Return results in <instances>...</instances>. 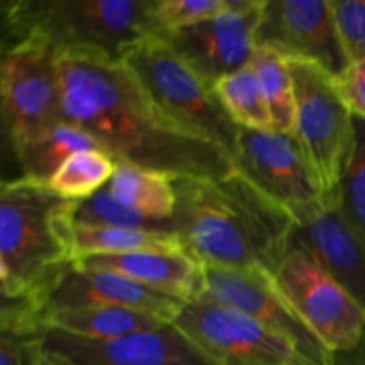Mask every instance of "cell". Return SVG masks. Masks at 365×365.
I'll list each match as a JSON object with an SVG mask.
<instances>
[{
  "label": "cell",
  "instance_id": "30bf717a",
  "mask_svg": "<svg viewBox=\"0 0 365 365\" xmlns=\"http://www.w3.org/2000/svg\"><path fill=\"white\" fill-rule=\"evenodd\" d=\"M175 324L217 365H317L277 331L216 303H185Z\"/></svg>",
  "mask_w": 365,
  "mask_h": 365
},
{
  "label": "cell",
  "instance_id": "ac0fdd59",
  "mask_svg": "<svg viewBox=\"0 0 365 365\" xmlns=\"http://www.w3.org/2000/svg\"><path fill=\"white\" fill-rule=\"evenodd\" d=\"M68 246L71 259L81 260L95 255H121L134 252H175L185 250L180 237L171 230L145 228L84 227L68 221Z\"/></svg>",
  "mask_w": 365,
  "mask_h": 365
},
{
  "label": "cell",
  "instance_id": "8992f818",
  "mask_svg": "<svg viewBox=\"0 0 365 365\" xmlns=\"http://www.w3.org/2000/svg\"><path fill=\"white\" fill-rule=\"evenodd\" d=\"M289 61L294 86V130L307 159L312 164L330 205H337V191L355 145V116L342 100L335 77L317 64Z\"/></svg>",
  "mask_w": 365,
  "mask_h": 365
},
{
  "label": "cell",
  "instance_id": "603a6c76",
  "mask_svg": "<svg viewBox=\"0 0 365 365\" xmlns=\"http://www.w3.org/2000/svg\"><path fill=\"white\" fill-rule=\"evenodd\" d=\"M116 166L106 150H84L71 155L46 185L66 202H84L109 184Z\"/></svg>",
  "mask_w": 365,
  "mask_h": 365
},
{
  "label": "cell",
  "instance_id": "f1b7e54d",
  "mask_svg": "<svg viewBox=\"0 0 365 365\" xmlns=\"http://www.w3.org/2000/svg\"><path fill=\"white\" fill-rule=\"evenodd\" d=\"M46 334L0 331V365H41Z\"/></svg>",
  "mask_w": 365,
  "mask_h": 365
},
{
  "label": "cell",
  "instance_id": "4fadbf2b",
  "mask_svg": "<svg viewBox=\"0 0 365 365\" xmlns=\"http://www.w3.org/2000/svg\"><path fill=\"white\" fill-rule=\"evenodd\" d=\"M255 43L285 59L317 64L335 78L349 66L330 0H264Z\"/></svg>",
  "mask_w": 365,
  "mask_h": 365
},
{
  "label": "cell",
  "instance_id": "277c9868",
  "mask_svg": "<svg viewBox=\"0 0 365 365\" xmlns=\"http://www.w3.org/2000/svg\"><path fill=\"white\" fill-rule=\"evenodd\" d=\"M157 0H4L6 45L45 39L63 52L121 61L141 39L157 34Z\"/></svg>",
  "mask_w": 365,
  "mask_h": 365
},
{
  "label": "cell",
  "instance_id": "5bb4252c",
  "mask_svg": "<svg viewBox=\"0 0 365 365\" xmlns=\"http://www.w3.org/2000/svg\"><path fill=\"white\" fill-rule=\"evenodd\" d=\"M45 351L75 365H217L175 323L110 341L48 330Z\"/></svg>",
  "mask_w": 365,
  "mask_h": 365
},
{
  "label": "cell",
  "instance_id": "1f68e13d",
  "mask_svg": "<svg viewBox=\"0 0 365 365\" xmlns=\"http://www.w3.org/2000/svg\"><path fill=\"white\" fill-rule=\"evenodd\" d=\"M41 365H75V364L68 362V360L61 359V356H57V355H52V353H46Z\"/></svg>",
  "mask_w": 365,
  "mask_h": 365
},
{
  "label": "cell",
  "instance_id": "3957f363",
  "mask_svg": "<svg viewBox=\"0 0 365 365\" xmlns=\"http://www.w3.org/2000/svg\"><path fill=\"white\" fill-rule=\"evenodd\" d=\"M71 202L31 178L0 187V287L2 299H46L73 264L66 228Z\"/></svg>",
  "mask_w": 365,
  "mask_h": 365
},
{
  "label": "cell",
  "instance_id": "7c38bea8",
  "mask_svg": "<svg viewBox=\"0 0 365 365\" xmlns=\"http://www.w3.org/2000/svg\"><path fill=\"white\" fill-rule=\"evenodd\" d=\"M262 9L264 0H227V9L217 16L157 36L214 88L252 63Z\"/></svg>",
  "mask_w": 365,
  "mask_h": 365
},
{
  "label": "cell",
  "instance_id": "cb8c5ba5",
  "mask_svg": "<svg viewBox=\"0 0 365 365\" xmlns=\"http://www.w3.org/2000/svg\"><path fill=\"white\" fill-rule=\"evenodd\" d=\"M250 66L255 70L273 118L274 130L292 134L294 130V86L289 61L273 50L257 46Z\"/></svg>",
  "mask_w": 365,
  "mask_h": 365
},
{
  "label": "cell",
  "instance_id": "9a60e30c",
  "mask_svg": "<svg viewBox=\"0 0 365 365\" xmlns=\"http://www.w3.org/2000/svg\"><path fill=\"white\" fill-rule=\"evenodd\" d=\"M185 303L152 291L127 277L110 271L86 269L73 262L50 292L45 305V319L57 310L120 307L175 323Z\"/></svg>",
  "mask_w": 365,
  "mask_h": 365
},
{
  "label": "cell",
  "instance_id": "6da1fadb",
  "mask_svg": "<svg viewBox=\"0 0 365 365\" xmlns=\"http://www.w3.org/2000/svg\"><path fill=\"white\" fill-rule=\"evenodd\" d=\"M63 121L96 139L116 163L171 178H225L237 168L217 146L178 127L150 98L123 61L61 53Z\"/></svg>",
  "mask_w": 365,
  "mask_h": 365
},
{
  "label": "cell",
  "instance_id": "4316f807",
  "mask_svg": "<svg viewBox=\"0 0 365 365\" xmlns=\"http://www.w3.org/2000/svg\"><path fill=\"white\" fill-rule=\"evenodd\" d=\"M227 9V0H157V34L180 31L217 16Z\"/></svg>",
  "mask_w": 365,
  "mask_h": 365
},
{
  "label": "cell",
  "instance_id": "7a4b0ae2",
  "mask_svg": "<svg viewBox=\"0 0 365 365\" xmlns=\"http://www.w3.org/2000/svg\"><path fill=\"white\" fill-rule=\"evenodd\" d=\"M171 228L203 266L273 274L284 262L296 221L239 170L225 178H173Z\"/></svg>",
  "mask_w": 365,
  "mask_h": 365
},
{
  "label": "cell",
  "instance_id": "44dd1931",
  "mask_svg": "<svg viewBox=\"0 0 365 365\" xmlns=\"http://www.w3.org/2000/svg\"><path fill=\"white\" fill-rule=\"evenodd\" d=\"M84 150H102V146L82 128L61 121L48 134L21 146L14 157L21 168V177L46 185L71 155Z\"/></svg>",
  "mask_w": 365,
  "mask_h": 365
},
{
  "label": "cell",
  "instance_id": "9c48e42d",
  "mask_svg": "<svg viewBox=\"0 0 365 365\" xmlns=\"http://www.w3.org/2000/svg\"><path fill=\"white\" fill-rule=\"evenodd\" d=\"M274 282L309 330L330 349L344 351L365 334V310L305 250L292 245Z\"/></svg>",
  "mask_w": 365,
  "mask_h": 365
},
{
  "label": "cell",
  "instance_id": "e0dca14e",
  "mask_svg": "<svg viewBox=\"0 0 365 365\" xmlns=\"http://www.w3.org/2000/svg\"><path fill=\"white\" fill-rule=\"evenodd\" d=\"M75 264L86 269L118 273L182 303L198 298L203 287V266L185 250L95 255Z\"/></svg>",
  "mask_w": 365,
  "mask_h": 365
},
{
  "label": "cell",
  "instance_id": "5b68a950",
  "mask_svg": "<svg viewBox=\"0 0 365 365\" xmlns=\"http://www.w3.org/2000/svg\"><path fill=\"white\" fill-rule=\"evenodd\" d=\"M121 61L170 120L195 138L223 150L234 163L241 127L223 109L214 88L182 61L166 39L148 36Z\"/></svg>",
  "mask_w": 365,
  "mask_h": 365
},
{
  "label": "cell",
  "instance_id": "d6986e66",
  "mask_svg": "<svg viewBox=\"0 0 365 365\" xmlns=\"http://www.w3.org/2000/svg\"><path fill=\"white\" fill-rule=\"evenodd\" d=\"M45 324L48 330L63 331L73 337L110 341L141 331L157 330L164 327L166 321L120 307H89V309L57 310L46 316Z\"/></svg>",
  "mask_w": 365,
  "mask_h": 365
},
{
  "label": "cell",
  "instance_id": "ba28073f",
  "mask_svg": "<svg viewBox=\"0 0 365 365\" xmlns=\"http://www.w3.org/2000/svg\"><path fill=\"white\" fill-rule=\"evenodd\" d=\"M235 168L296 225L328 207L327 196L312 164L292 134L241 128Z\"/></svg>",
  "mask_w": 365,
  "mask_h": 365
},
{
  "label": "cell",
  "instance_id": "83f0119b",
  "mask_svg": "<svg viewBox=\"0 0 365 365\" xmlns=\"http://www.w3.org/2000/svg\"><path fill=\"white\" fill-rule=\"evenodd\" d=\"M349 64L365 59V0H330Z\"/></svg>",
  "mask_w": 365,
  "mask_h": 365
},
{
  "label": "cell",
  "instance_id": "2e32d148",
  "mask_svg": "<svg viewBox=\"0 0 365 365\" xmlns=\"http://www.w3.org/2000/svg\"><path fill=\"white\" fill-rule=\"evenodd\" d=\"M291 242L305 250L365 310V239L337 205L296 225Z\"/></svg>",
  "mask_w": 365,
  "mask_h": 365
},
{
  "label": "cell",
  "instance_id": "f546056e",
  "mask_svg": "<svg viewBox=\"0 0 365 365\" xmlns=\"http://www.w3.org/2000/svg\"><path fill=\"white\" fill-rule=\"evenodd\" d=\"M335 82L353 116L365 120V59L349 64L344 73L335 78Z\"/></svg>",
  "mask_w": 365,
  "mask_h": 365
},
{
  "label": "cell",
  "instance_id": "4dcf8cb0",
  "mask_svg": "<svg viewBox=\"0 0 365 365\" xmlns=\"http://www.w3.org/2000/svg\"><path fill=\"white\" fill-rule=\"evenodd\" d=\"M328 365H365V334L359 344L353 348L331 353V360Z\"/></svg>",
  "mask_w": 365,
  "mask_h": 365
},
{
  "label": "cell",
  "instance_id": "ffe728a7",
  "mask_svg": "<svg viewBox=\"0 0 365 365\" xmlns=\"http://www.w3.org/2000/svg\"><path fill=\"white\" fill-rule=\"evenodd\" d=\"M106 187L118 202L148 220L159 223H171L173 220L177 192L170 175L118 163L116 171Z\"/></svg>",
  "mask_w": 365,
  "mask_h": 365
},
{
  "label": "cell",
  "instance_id": "52a82bcc",
  "mask_svg": "<svg viewBox=\"0 0 365 365\" xmlns=\"http://www.w3.org/2000/svg\"><path fill=\"white\" fill-rule=\"evenodd\" d=\"M0 100L4 132L13 153L57 127L63 121L59 50L39 38L6 46L0 64Z\"/></svg>",
  "mask_w": 365,
  "mask_h": 365
},
{
  "label": "cell",
  "instance_id": "8fae6325",
  "mask_svg": "<svg viewBox=\"0 0 365 365\" xmlns=\"http://www.w3.org/2000/svg\"><path fill=\"white\" fill-rule=\"evenodd\" d=\"M196 299L237 310L291 341L312 362L330 364V349L309 330L266 271L203 266V287Z\"/></svg>",
  "mask_w": 365,
  "mask_h": 365
},
{
  "label": "cell",
  "instance_id": "7402d4cb",
  "mask_svg": "<svg viewBox=\"0 0 365 365\" xmlns=\"http://www.w3.org/2000/svg\"><path fill=\"white\" fill-rule=\"evenodd\" d=\"M217 100L237 127L246 130H274L262 86L252 66H246L214 86Z\"/></svg>",
  "mask_w": 365,
  "mask_h": 365
},
{
  "label": "cell",
  "instance_id": "d4e9b609",
  "mask_svg": "<svg viewBox=\"0 0 365 365\" xmlns=\"http://www.w3.org/2000/svg\"><path fill=\"white\" fill-rule=\"evenodd\" d=\"M70 217L75 225L84 227H120V228H145V230H171V223H159L134 212L123 203L118 202L107 187L100 189L96 195L84 202L71 203Z\"/></svg>",
  "mask_w": 365,
  "mask_h": 365
},
{
  "label": "cell",
  "instance_id": "484cf974",
  "mask_svg": "<svg viewBox=\"0 0 365 365\" xmlns=\"http://www.w3.org/2000/svg\"><path fill=\"white\" fill-rule=\"evenodd\" d=\"M337 207L365 239V120L355 118V145L337 191Z\"/></svg>",
  "mask_w": 365,
  "mask_h": 365
}]
</instances>
